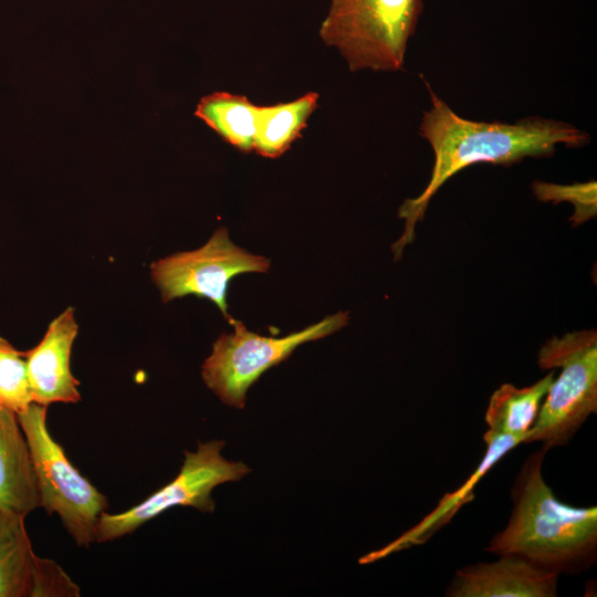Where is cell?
<instances>
[{
    "instance_id": "obj_11",
    "label": "cell",
    "mask_w": 597,
    "mask_h": 597,
    "mask_svg": "<svg viewBox=\"0 0 597 597\" xmlns=\"http://www.w3.org/2000/svg\"><path fill=\"white\" fill-rule=\"evenodd\" d=\"M76 335L74 310L67 307L50 323L41 342L24 352L34 402L48 407L53 402L74 404L81 400L80 383L70 367Z\"/></svg>"
},
{
    "instance_id": "obj_17",
    "label": "cell",
    "mask_w": 597,
    "mask_h": 597,
    "mask_svg": "<svg viewBox=\"0 0 597 597\" xmlns=\"http://www.w3.org/2000/svg\"><path fill=\"white\" fill-rule=\"evenodd\" d=\"M0 397L17 415L33 402L24 352L0 336Z\"/></svg>"
},
{
    "instance_id": "obj_8",
    "label": "cell",
    "mask_w": 597,
    "mask_h": 597,
    "mask_svg": "<svg viewBox=\"0 0 597 597\" xmlns=\"http://www.w3.org/2000/svg\"><path fill=\"white\" fill-rule=\"evenodd\" d=\"M270 261L235 245L222 227L199 249L175 253L151 263L150 274L164 302L193 294L212 301L224 318L228 313L227 291L238 274L266 272Z\"/></svg>"
},
{
    "instance_id": "obj_13",
    "label": "cell",
    "mask_w": 597,
    "mask_h": 597,
    "mask_svg": "<svg viewBox=\"0 0 597 597\" xmlns=\"http://www.w3.org/2000/svg\"><path fill=\"white\" fill-rule=\"evenodd\" d=\"M41 506L27 439L17 413L0 409V510L25 517Z\"/></svg>"
},
{
    "instance_id": "obj_2",
    "label": "cell",
    "mask_w": 597,
    "mask_h": 597,
    "mask_svg": "<svg viewBox=\"0 0 597 597\" xmlns=\"http://www.w3.org/2000/svg\"><path fill=\"white\" fill-rule=\"evenodd\" d=\"M547 450L523 463L511 490L506 526L485 547L498 556L512 554L558 575H578L597 559V507L559 501L543 476Z\"/></svg>"
},
{
    "instance_id": "obj_6",
    "label": "cell",
    "mask_w": 597,
    "mask_h": 597,
    "mask_svg": "<svg viewBox=\"0 0 597 597\" xmlns=\"http://www.w3.org/2000/svg\"><path fill=\"white\" fill-rule=\"evenodd\" d=\"M348 318V312H337L282 338L261 336L232 318L234 332L213 343L201 366L202 379L223 404L242 409L249 388L262 374L287 359L297 346L341 329Z\"/></svg>"
},
{
    "instance_id": "obj_12",
    "label": "cell",
    "mask_w": 597,
    "mask_h": 597,
    "mask_svg": "<svg viewBox=\"0 0 597 597\" xmlns=\"http://www.w3.org/2000/svg\"><path fill=\"white\" fill-rule=\"evenodd\" d=\"M485 452L475 470L454 491L444 494L438 505L416 526L400 535L387 546L360 557V564H369L392 553L419 545L428 541L437 531L451 521L457 512L473 498V491L481 479L522 440L507 434L486 430L483 434Z\"/></svg>"
},
{
    "instance_id": "obj_3",
    "label": "cell",
    "mask_w": 597,
    "mask_h": 597,
    "mask_svg": "<svg viewBox=\"0 0 597 597\" xmlns=\"http://www.w3.org/2000/svg\"><path fill=\"white\" fill-rule=\"evenodd\" d=\"M422 9V0H331L320 36L353 72L399 71Z\"/></svg>"
},
{
    "instance_id": "obj_19",
    "label": "cell",
    "mask_w": 597,
    "mask_h": 597,
    "mask_svg": "<svg viewBox=\"0 0 597 597\" xmlns=\"http://www.w3.org/2000/svg\"><path fill=\"white\" fill-rule=\"evenodd\" d=\"M4 406H6V405H4L3 400H2L1 397H0V409L3 408Z\"/></svg>"
},
{
    "instance_id": "obj_10",
    "label": "cell",
    "mask_w": 597,
    "mask_h": 597,
    "mask_svg": "<svg viewBox=\"0 0 597 597\" xmlns=\"http://www.w3.org/2000/svg\"><path fill=\"white\" fill-rule=\"evenodd\" d=\"M559 575L517 555L458 569L448 597H555Z\"/></svg>"
},
{
    "instance_id": "obj_18",
    "label": "cell",
    "mask_w": 597,
    "mask_h": 597,
    "mask_svg": "<svg viewBox=\"0 0 597 597\" xmlns=\"http://www.w3.org/2000/svg\"><path fill=\"white\" fill-rule=\"evenodd\" d=\"M532 188L540 201L553 203L568 201L572 203L574 213L569 220L573 227H577L596 216V181L577 182L573 185L535 181L533 182Z\"/></svg>"
},
{
    "instance_id": "obj_14",
    "label": "cell",
    "mask_w": 597,
    "mask_h": 597,
    "mask_svg": "<svg viewBox=\"0 0 597 597\" xmlns=\"http://www.w3.org/2000/svg\"><path fill=\"white\" fill-rule=\"evenodd\" d=\"M553 379L554 369L526 387L519 388L512 384L500 386L491 395L485 411L488 430L519 438L524 443Z\"/></svg>"
},
{
    "instance_id": "obj_4",
    "label": "cell",
    "mask_w": 597,
    "mask_h": 597,
    "mask_svg": "<svg viewBox=\"0 0 597 597\" xmlns=\"http://www.w3.org/2000/svg\"><path fill=\"white\" fill-rule=\"evenodd\" d=\"M542 369L561 368L541 405L524 443L541 442L547 451L567 444L597 412V334L585 329L553 336L537 355Z\"/></svg>"
},
{
    "instance_id": "obj_15",
    "label": "cell",
    "mask_w": 597,
    "mask_h": 597,
    "mask_svg": "<svg viewBox=\"0 0 597 597\" xmlns=\"http://www.w3.org/2000/svg\"><path fill=\"white\" fill-rule=\"evenodd\" d=\"M260 106L247 96L214 92L203 96L195 115L242 153L253 151Z\"/></svg>"
},
{
    "instance_id": "obj_5",
    "label": "cell",
    "mask_w": 597,
    "mask_h": 597,
    "mask_svg": "<svg viewBox=\"0 0 597 597\" xmlns=\"http://www.w3.org/2000/svg\"><path fill=\"white\" fill-rule=\"evenodd\" d=\"M30 450L41 506L57 514L78 546L95 542L107 499L74 468L46 427V406L31 402L17 415Z\"/></svg>"
},
{
    "instance_id": "obj_9",
    "label": "cell",
    "mask_w": 597,
    "mask_h": 597,
    "mask_svg": "<svg viewBox=\"0 0 597 597\" xmlns=\"http://www.w3.org/2000/svg\"><path fill=\"white\" fill-rule=\"evenodd\" d=\"M78 586L32 549L24 517L0 510V597H77Z\"/></svg>"
},
{
    "instance_id": "obj_7",
    "label": "cell",
    "mask_w": 597,
    "mask_h": 597,
    "mask_svg": "<svg viewBox=\"0 0 597 597\" xmlns=\"http://www.w3.org/2000/svg\"><path fill=\"white\" fill-rule=\"evenodd\" d=\"M224 441L199 442L195 452L186 451L177 476L136 506L116 514L103 512L97 521L95 542H107L134 532L170 507L191 506L203 513L214 510L212 490L219 484L241 480L251 469L241 461L222 457Z\"/></svg>"
},
{
    "instance_id": "obj_1",
    "label": "cell",
    "mask_w": 597,
    "mask_h": 597,
    "mask_svg": "<svg viewBox=\"0 0 597 597\" xmlns=\"http://www.w3.org/2000/svg\"><path fill=\"white\" fill-rule=\"evenodd\" d=\"M431 106L423 112L419 134L431 146L434 163L423 191L406 199L398 216L405 220L404 233L392 244L395 259L415 238L416 224L423 218L436 192L455 174L475 164L511 166L525 158L551 157L558 145L586 146L590 136L566 122L526 117L515 123L482 122L455 114L423 80Z\"/></svg>"
},
{
    "instance_id": "obj_16",
    "label": "cell",
    "mask_w": 597,
    "mask_h": 597,
    "mask_svg": "<svg viewBox=\"0 0 597 597\" xmlns=\"http://www.w3.org/2000/svg\"><path fill=\"white\" fill-rule=\"evenodd\" d=\"M317 101L318 94L308 92L291 102L260 106L253 150L268 158L282 156L301 136Z\"/></svg>"
}]
</instances>
